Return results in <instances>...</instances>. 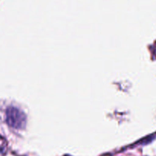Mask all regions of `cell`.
Wrapping results in <instances>:
<instances>
[{"mask_svg":"<svg viewBox=\"0 0 156 156\" xmlns=\"http://www.w3.org/2000/svg\"><path fill=\"white\" fill-rule=\"evenodd\" d=\"M6 123L15 129H23L26 124V116L21 110L15 107H9L5 112Z\"/></svg>","mask_w":156,"mask_h":156,"instance_id":"1","label":"cell"}]
</instances>
